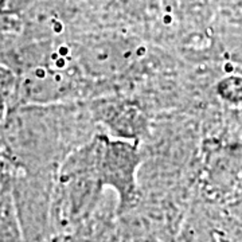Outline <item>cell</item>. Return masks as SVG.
<instances>
[{
	"label": "cell",
	"mask_w": 242,
	"mask_h": 242,
	"mask_svg": "<svg viewBox=\"0 0 242 242\" xmlns=\"http://www.w3.org/2000/svg\"><path fill=\"white\" fill-rule=\"evenodd\" d=\"M93 141L102 184L116 190L121 209L132 206L136 198V172L141 163L139 141L117 139L108 133H96Z\"/></svg>",
	"instance_id": "1"
},
{
	"label": "cell",
	"mask_w": 242,
	"mask_h": 242,
	"mask_svg": "<svg viewBox=\"0 0 242 242\" xmlns=\"http://www.w3.org/2000/svg\"><path fill=\"white\" fill-rule=\"evenodd\" d=\"M90 114L112 132V137L139 141L145 132V120L140 110L117 100H97L89 106Z\"/></svg>",
	"instance_id": "2"
},
{
	"label": "cell",
	"mask_w": 242,
	"mask_h": 242,
	"mask_svg": "<svg viewBox=\"0 0 242 242\" xmlns=\"http://www.w3.org/2000/svg\"><path fill=\"white\" fill-rule=\"evenodd\" d=\"M20 165L16 161L12 151L0 136V203L12 197L15 179Z\"/></svg>",
	"instance_id": "3"
},
{
	"label": "cell",
	"mask_w": 242,
	"mask_h": 242,
	"mask_svg": "<svg viewBox=\"0 0 242 242\" xmlns=\"http://www.w3.org/2000/svg\"><path fill=\"white\" fill-rule=\"evenodd\" d=\"M18 75L0 63V129L10 110L15 108Z\"/></svg>",
	"instance_id": "4"
},
{
	"label": "cell",
	"mask_w": 242,
	"mask_h": 242,
	"mask_svg": "<svg viewBox=\"0 0 242 242\" xmlns=\"http://www.w3.org/2000/svg\"><path fill=\"white\" fill-rule=\"evenodd\" d=\"M0 242H22L20 225L12 197L0 203Z\"/></svg>",
	"instance_id": "5"
}]
</instances>
